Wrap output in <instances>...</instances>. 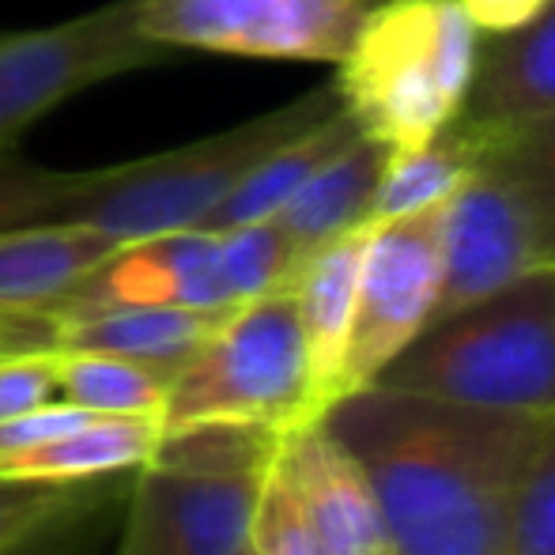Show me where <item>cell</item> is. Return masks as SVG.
Segmentation results:
<instances>
[{
	"instance_id": "6da1fadb",
	"label": "cell",
	"mask_w": 555,
	"mask_h": 555,
	"mask_svg": "<svg viewBox=\"0 0 555 555\" xmlns=\"http://www.w3.org/2000/svg\"><path fill=\"white\" fill-rule=\"evenodd\" d=\"M363 465L389 555H506V518L548 420L363 386L322 409Z\"/></svg>"
},
{
	"instance_id": "7a4b0ae2",
	"label": "cell",
	"mask_w": 555,
	"mask_h": 555,
	"mask_svg": "<svg viewBox=\"0 0 555 555\" xmlns=\"http://www.w3.org/2000/svg\"><path fill=\"white\" fill-rule=\"evenodd\" d=\"M374 382L465 409L552 420L555 264L427 325Z\"/></svg>"
},
{
	"instance_id": "3957f363",
	"label": "cell",
	"mask_w": 555,
	"mask_h": 555,
	"mask_svg": "<svg viewBox=\"0 0 555 555\" xmlns=\"http://www.w3.org/2000/svg\"><path fill=\"white\" fill-rule=\"evenodd\" d=\"M480 30L457 0H378L359 15L336 95L393 155L416 152L461 114Z\"/></svg>"
},
{
	"instance_id": "277c9868",
	"label": "cell",
	"mask_w": 555,
	"mask_h": 555,
	"mask_svg": "<svg viewBox=\"0 0 555 555\" xmlns=\"http://www.w3.org/2000/svg\"><path fill=\"white\" fill-rule=\"evenodd\" d=\"M280 431L190 424L163 431L132 483L117 555H249V526Z\"/></svg>"
},
{
	"instance_id": "5b68a950",
	"label": "cell",
	"mask_w": 555,
	"mask_h": 555,
	"mask_svg": "<svg viewBox=\"0 0 555 555\" xmlns=\"http://www.w3.org/2000/svg\"><path fill=\"white\" fill-rule=\"evenodd\" d=\"M336 106L340 95L330 80L295 103H284L216 137L193 140L175 152L99 167L68 205L65 220L111 234L117 246L170 231H193L264 155L276 152L287 137L302 132L307 125L322 121Z\"/></svg>"
},
{
	"instance_id": "8992f818",
	"label": "cell",
	"mask_w": 555,
	"mask_h": 555,
	"mask_svg": "<svg viewBox=\"0 0 555 555\" xmlns=\"http://www.w3.org/2000/svg\"><path fill=\"white\" fill-rule=\"evenodd\" d=\"M318 416L292 287L223 314L216 333L170 378L163 431L190 424H257L284 431Z\"/></svg>"
},
{
	"instance_id": "52a82bcc",
	"label": "cell",
	"mask_w": 555,
	"mask_h": 555,
	"mask_svg": "<svg viewBox=\"0 0 555 555\" xmlns=\"http://www.w3.org/2000/svg\"><path fill=\"white\" fill-rule=\"evenodd\" d=\"M175 50L140 30L137 0L83 12L53 27L0 35V147H15L35 121L80 91L137 68L167 65Z\"/></svg>"
},
{
	"instance_id": "ba28073f",
	"label": "cell",
	"mask_w": 555,
	"mask_h": 555,
	"mask_svg": "<svg viewBox=\"0 0 555 555\" xmlns=\"http://www.w3.org/2000/svg\"><path fill=\"white\" fill-rule=\"evenodd\" d=\"M442 205L371 223L363 264H359L356 318H351V340L344 356L340 397L371 386L431 322L442 276Z\"/></svg>"
},
{
	"instance_id": "9c48e42d",
	"label": "cell",
	"mask_w": 555,
	"mask_h": 555,
	"mask_svg": "<svg viewBox=\"0 0 555 555\" xmlns=\"http://www.w3.org/2000/svg\"><path fill=\"white\" fill-rule=\"evenodd\" d=\"M363 8L344 0H137V20L167 50L336 65Z\"/></svg>"
},
{
	"instance_id": "30bf717a",
	"label": "cell",
	"mask_w": 555,
	"mask_h": 555,
	"mask_svg": "<svg viewBox=\"0 0 555 555\" xmlns=\"http://www.w3.org/2000/svg\"><path fill=\"white\" fill-rule=\"evenodd\" d=\"M439 261V295L427 325L488 299L544 264L526 205L491 163L480 159L476 175L442 205Z\"/></svg>"
},
{
	"instance_id": "8fae6325",
	"label": "cell",
	"mask_w": 555,
	"mask_h": 555,
	"mask_svg": "<svg viewBox=\"0 0 555 555\" xmlns=\"http://www.w3.org/2000/svg\"><path fill=\"white\" fill-rule=\"evenodd\" d=\"M117 307H234L220 276V238L216 231H170L155 238L125 242L91 269L73 292L50 302L57 322L88 318Z\"/></svg>"
},
{
	"instance_id": "7c38bea8",
	"label": "cell",
	"mask_w": 555,
	"mask_h": 555,
	"mask_svg": "<svg viewBox=\"0 0 555 555\" xmlns=\"http://www.w3.org/2000/svg\"><path fill=\"white\" fill-rule=\"evenodd\" d=\"M276 465L299 495L330 555H389L386 521L363 465L325 427L322 416L284 427Z\"/></svg>"
},
{
	"instance_id": "4fadbf2b",
	"label": "cell",
	"mask_w": 555,
	"mask_h": 555,
	"mask_svg": "<svg viewBox=\"0 0 555 555\" xmlns=\"http://www.w3.org/2000/svg\"><path fill=\"white\" fill-rule=\"evenodd\" d=\"M555 114V0L526 27L480 35L457 121L503 132Z\"/></svg>"
},
{
	"instance_id": "5bb4252c",
	"label": "cell",
	"mask_w": 555,
	"mask_h": 555,
	"mask_svg": "<svg viewBox=\"0 0 555 555\" xmlns=\"http://www.w3.org/2000/svg\"><path fill=\"white\" fill-rule=\"evenodd\" d=\"M366 234L371 223H359L351 231L336 234L322 249L307 257L292 276L295 310H299V330L307 344L310 386H314L318 416L325 404L340 397L344 356L351 340V318H356V292H359V264H363Z\"/></svg>"
},
{
	"instance_id": "9a60e30c",
	"label": "cell",
	"mask_w": 555,
	"mask_h": 555,
	"mask_svg": "<svg viewBox=\"0 0 555 555\" xmlns=\"http://www.w3.org/2000/svg\"><path fill=\"white\" fill-rule=\"evenodd\" d=\"M389 159H393V152L386 144L359 132L348 147H340L333 159H325L307 178V185L272 216L280 231H284L287 246H292L295 269L314 249L333 242L336 234L351 231L359 223H371L366 220L371 216V201L378 193V182L386 175Z\"/></svg>"
},
{
	"instance_id": "2e32d148",
	"label": "cell",
	"mask_w": 555,
	"mask_h": 555,
	"mask_svg": "<svg viewBox=\"0 0 555 555\" xmlns=\"http://www.w3.org/2000/svg\"><path fill=\"white\" fill-rule=\"evenodd\" d=\"M114 249L111 234L76 220L0 231V307H50Z\"/></svg>"
},
{
	"instance_id": "e0dca14e",
	"label": "cell",
	"mask_w": 555,
	"mask_h": 555,
	"mask_svg": "<svg viewBox=\"0 0 555 555\" xmlns=\"http://www.w3.org/2000/svg\"><path fill=\"white\" fill-rule=\"evenodd\" d=\"M227 310H197V307L99 310V314L61 322L57 348L121 356L175 378L185 359L216 333V325L223 322Z\"/></svg>"
},
{
	"instance_id": "ac0fdd59",
	"label": "cell",
	"mask_w": 555,
	"mask_h": 555,
	"mask_svg": "<svg viewBox=\"0 0 555 555\" xmlns=\"http://www.w3.org/2000/svg\"><path fill=\"white\" fill-rule=\"evenodd\" d=\"M356 117L344 111V103L333 114H325L322 121L307 125L302 132L287 137L276 152H269L231 193L216 205V212L201 223V231H231V227L261 223L272 220L295 193L307 185V178L322 167L325 159H333L340 147H348L359 137Z\"/></svg>"
},
{
	"instance_id": "d6986e66",
	"label": "cell",
	"mask_w": 555,
	"mask_h": 555,
	"mask_svg": "<svg viewBox=\"0 0 555 555\" xmlns=\"http://www.w3.org/2000/svg\"><path fill=\"white\" fill-rule=\"evenodd\" d=\"M159 439V416H91L65 439L0 457V473L35 476V480H106L125 468L144 465Z\"/></svg>"
},
{
	"instance_id": "ffe728a7",
	"label": "cell",
	"mask_w": 555,
	"mask_h": 555,
	"mask_svg": "<svg viewBox=\"0 0 555 555\" xmlns=\"http://www.w3.org/2000/svg\"><path fill=\"white\" fill-rule=\"evenodd\" d=\"M480 159H483V132L453 117L439 137H431L424 147L389 159L366 220L382 223L442 205V201H450L476 175Z\"/></svg>"
},
{
	"instance_id": "44dd1931",
	"label": "cell",
	"mask_w": 555,
	"mask_h": 555,
	"mask_svg": "<svg viewBox=\"0 0 555 555\" xmlns=\"http://www.w3.org/2000/svg\"><path fill=\"white\" fill-rule=\"evenodd\" d=\"M57 393L95 416H159L167 404L170 378L144 363L103 351L57 348Z\"/></svg>"
},
{
	"instance_id": "7402d4cb",
	"label": "cell",
	"mask_w": 555,
	"mask_h": 555,
	"mask_svg": "<svg viewBox=\"0 0 555 555\" xmlns=\"http://www.w3.org/2000/svg\"><path fill=\"white\" fill-rule=\"evenodd\" d=\"M483 163L521 197L544 264H555V114L518 129L483 132Z\"/></svg>"
},
{
	"instance_id": "603a6c76",
	"label": "cell",
	"mask_w": 555,
	"mask_h": 555,
	"mask_svg": "<svg viewBox=\"0 0 555 555\" xmlns=\"http://www.w3.org/2000/svg\"><path fill=\"white\" fill-rule=\"evenodd\" d=\"M99 499V480H35L0 473V555L23 548L61 521L91 514Z\"/></svg>"
},
{
	"instance_id": "cb8c5ba5",
	"label": "cell",
	"mask_w": 555,
	"mask_h": 555,
	"mask_svg": "<svg viewBox=\"0 0 555 555\" xmlns=\"http://www.w3.org/2000/svg\"><path fill=\"white\" fill-rule=\"evenodd\" d=\"M216 238H220V276L234 307L292 284L295 254L276 220L216 231Z\"/></svg>"
},
{
	"instance_id": "d4e9b609",
	"label": "cell",
	"mask_w": 555,
	"mask_h": 555,
	"mask_svg": "<svg viewBox=\"0 0 555 555\" xmlns=\"http://www.w3.org/2000/svg\"><path fill=\"white\" fill-rule=\"evenodd\" d=\"M91 170H53L23 159L15 147H0V231L65 220L68 205L83 190Z\"/></svg>"
},
{
	"instance_id": "484cf974",
	"label": "cell",
	"mask_w": 555,
	"mask_h": 555,
	"mask_svg": "<svg viewBox=\"0 0 555 555\" xmlns=\"http://www.w3.org/2000/svg\"><path fill=\"white\" fill-rule=\"evenodd\" d=\"M506 555H555V416L529 453L506 518Z\"/></svg>"
},
{
	"instance_id": "4316f807",
	"label": "cell",
	"mask_w": 555,
	"mask_h": 555,
	"mask_svg": "<svg viewBox=\"0 0 555 555\" xmlns=\"http://www.w3.org/2000/svg\"><path fill=\"white\" fill-rule=\"evenodd\" d=\"M249 555H330L318 529L310 526L295 488L287 483L284 468L276 465V453H272V465L264 473L261 495L254 506Z\"/></svg>"
},
{
	"instance_id": "83f0119b",
	"label": "cell",
	"mask_w": 555,
	"mask_h": 555,
	"mask_svg": "<svg viewBox=\"0 0 555 555\" xmlns=\"http://www.w3.org/2000/svg\"><path fill=\"white\" fill-rule=\"evenodd\" d=\"M50 401H61L57 359H53V351L0 356V424Z\"/></svg>"
},
{
	"instance_id": "f1b7e54d",
	"label": "cell",
	"mask_w": 555,
	"mask_h": 555,
	"mask_svg": "<svg viewBox=\"0 0 555 555\" xmlns=\"http://www.w3.org/2000/svg\"><path fill=\"white\" fill-rule=\"evenodd\" d=\"M91 416H95V412L80 409V404H68V401H50V404H38V409L20 412V416L0 424V457H15V453H27V450H38V446L65 439L68 431L88 424Z\"/></svg>"
},
{
	"instance_id": "f546056e",
	"label": "cell",
	"mask_w": 555,
	"mask_h": 555,
	"mask_svg": "<svg viewBox=\"0 0 555 555\" xmlns=\"http://www.w3.org/2000/svg\"><path fill=\"white\" fill-rule=\"evenodd\" d=\"M457 4L465 8L480 35H506V30H518L529 20H537L552 0H457Z\"/></svg>"
},
{
	"instance_id": "4dcf8cb0",
	"label": "cell",
	"mask_w": 555,
	"mask_h": 555,
	"mask_svg": "<svg viewBox=\"0 0 555 555\" xmlns=\"http://www.w3.org/2000/svg\"><path fill=\"white\" fill-rule=\"evenodd\" d=\"M83 518V514H80ZM80 518H68V521H61V526H53V529H46L42 537H35L30 544H23V548H15V552H8V555H68V544H73V529H76V521Z\"/></svg>"
}]
</instances>
